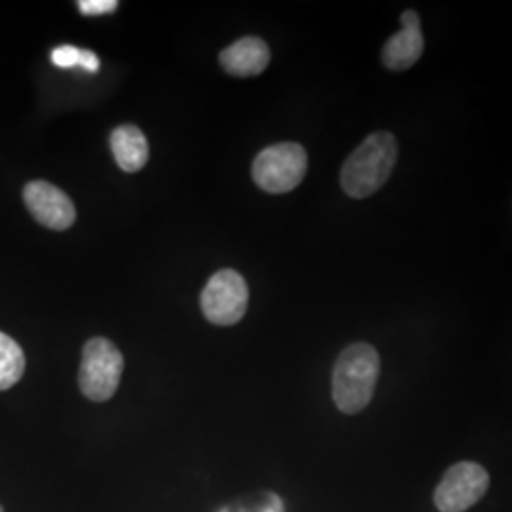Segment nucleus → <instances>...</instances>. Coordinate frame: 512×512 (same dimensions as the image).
<instances>
[{"label":"nucleus","mask_w":512,"mask_h":512,"mask_svg":"<svg viewBox=\"0 0 512 512\" xmlns=\"http://www.w3.org/2000/svg\"><path fill=\"white\" fill-rule=\"evenodd\" d=\"M490 488L488 471L475 461L454 463L435 490L439 512H465L486 495Z\"/></svg>","instance_id":"obj_6"},{"label":"nucleus","mask_w":512,"mask_h":512,"mask_svg":"<svg viewBox=\"0 0 512 512\" xmlns=\"http://www.w3.org/2000/svg\"><path fill=\"white\" fill-rule=\"evenodd\" d=\"M23 200L31 215L46 228L67 230L76 220L74 203L63 190L46 181H33L23 190Z\"/></svg>","instance_id":"obj_7"},{"label":"nucleus","mask_w":512,"mask_h":512,"mask_svg":"<svg viewBox=\"0 0 512 512\" xmlns=\"http://www.w3.org/2000/svg\"><path fill=\"white\" fill-rule=\"evenodd\" d=\"M403 29L385 42L382 61L389 71H406L420 61L425 40L421 33L420 16L414 10H406L401 16Z\"/></svg>","instance_id":"obj_8"},{"label":"nucleus","mask_w":512,"mask_h":512,"mask_svg":"<svg viewBox=\"0 0 512 512\" xmlns=\"http://www.w3.org/2000/svg\"><path fill=\"white\" fill-rule=\"evenodd\" d=\"M25 372V353L14 338L0 332V391L18 384Z\"/></svg>","instance_id":"obj_11"},{"label":"nucleus","mask_w":512,"mask_h":512,"mask_svg":"<svg viewBox=\"0 0 512 512\" xmlns=\"http://www.w3.org/2000/svg\"><path fill=\"white\" fill-rule=\"evenodd\" d=\"M217 512H285V503L275 492L262 490L234 499L222 505Z\"/></svg>","instance_id":"obj_12"},{"label":"nucleus","mask_w":512,"mask_h":512,"mask_svg":"<svg viewBox=\"0 0 512 512\" xmlns=\"http://www.w3.org/2000/svg\"><path fill=\"white\" fill-rule=\"evenodd\" d=\"M308 154L298 143H279L264 148L255 158L253 179L268 194H287L304 181Z\"/></svg>","instance_id":"obj_4"},{"label":"nucleus","mask_w":512,"mask_h":512,"mask_svg":"<svg viewBox=\"0 0 512 512\" xmlns=\"http://www.w3.org/2000/svg\"><path fill=\"white\" fill-rule=\"evenodd\" d=\"M270 57V48L262 38L245 37L224 48L220 52L219 61L226 73L251 78L266 71Z\"/></svg>","instance_id":"obj_9"},{"label":"nucleus","mask_w":512,"mask_h":512,"mask_svg":"<svg viewBox=\"0 0 512 512\" xmlns=\"http://www.w3.org/2000/svg\"><path fill=\"white\" fill-rule=\"evenodd\" d=\"M124 372V355L107 338H92L82 351L78 384L93 403H105L116 393Z\"/></svg>","instance_id":"obj_3"},{"label":"nucleus","mask_w":512,"mask_h":512,"mask_svg":"<svg viewBox=\"0 0 512 512\" xmlns=\"http://www.w3.org/2000/svg\"><path fill=\"white\" fill-rule=\"evenodd\" d=\"M110 150L118 167L126 173L141 171L148 162V141L137 126H120L110 135Z\"/></svg>","instance_id":"obj_10"},{"label":"nucleus","mask_w":512,"mask_h":512,"mask_svg":"<svg viewBox=\"0 0 512 512\" xmlns=\"http://www.w3.org/2000/svg\"><path fill=\"white\" fill-rule=\"evenodd\" d=\"M80 50L74 46H59L52 52V63L59 69H73L78 67Z\"/></svg>","instance_id":"obj_14"},{"label":"nucleus","mask_w":512,"mask_h":512,"mask_svg":"<svg viewBox=\"0 0 512 512\" xmlns=\"http://www.w3.org/2000/svg\"><path fill=\"white\" fill-rule=\"evenodd\" d=\"M380 355L370 344H351L332 370V399L340 412L359 414L374 397L380 378Z\"/></svg>","instance_id":"obj_2"},{"label":"nucleus","mask_w":512,"mask_h":512,"mask_svg":"<svg viewBox=\"0 0 512 512\" xmlns=\"http://www.w3.org/2000/svg\"><path fill=\"white\" fill-rule=\"evenodd\" d=\"M78 67H82L88 73H97L99 71V57L90 52V50H80V59Z\"/></svg>","instance_id":"obj_15"},{"label":"nucleus","mask_w":512,"mask_h":512,"mask_svg":"<svg viewBox=\"0 0 512 512\" xmlns=\"http://www.w3.org/2000/svg\"><path fill=\"white\" fill-rule=\"evenodd\" d=\"M399 158V145L393 133L376 131L349 154L340 173L344 192L363 200L376 194L393 173Z\"/></svg>","instance_id":"obj_1"},{"label":"nucleus","mask_w":512,"mask_h":512,"mask_svg":"<svg viewBox=\"0 0 512 512\" xmlns=\"http://www.w3.org/2000/svg\"><path fill=\"white\" fill-rule=\"evenodd\" d=\"M118 8L116 0H80L78 2V10L84 16H103V14H110Z\"/></svg>","instance_id":"obj_13"},{"label":"nucleus","mask_w":512,"mask_h":512,"mask_svg":"<svg viewBox=\"0 0 512 512\" xmlns=\"http://www.w3.org/2000/svg\"><path fill=\"white\" fill-rule=\"evenodd\" d=\"M203 315L217 327L239 323L249 306V287L236 270H220L207 281L200 296Z\"/></svg>","instance_id":"obj_5"},{"label":"nucleus","mask_w":512,"mask_h":512,"mask_svg":"<svg viewBox=\"0 0 512 512\" xmlns=\"http://www.w3.org/2000/svg\"><path fill=\"white\" fill-rule=\"evenodd\" d=\"M0 512H4V511H2V507H0Z\"/></svg>","instance_id":"obj_16"}]
</instances>
